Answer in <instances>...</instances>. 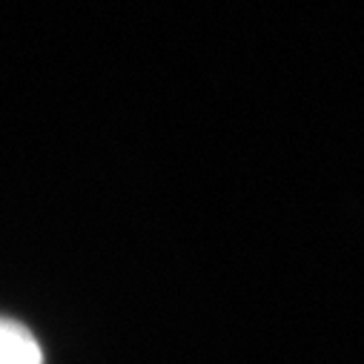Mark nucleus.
Returning <instances> with one entry per match:
<instances>
[{"label": "nucleus", "instance_id": "1", "mask_svg": "<svg viewBox=\"0 0 364 364\" xmlns=\"http://www.w3.org/2000/svg\"><path fill=\"white\" fill-rule=\"evenodd\" d=\"M0 364H46L35 333L4 316H0Z\"/></svg>", "mask_w": 364, "mask_h": 364}]
</instances>
